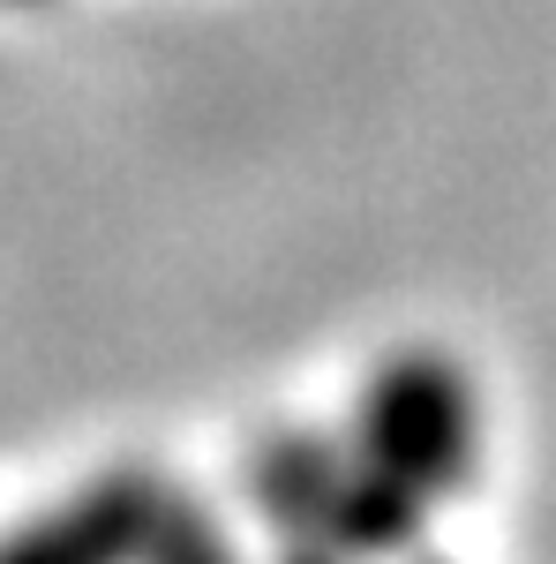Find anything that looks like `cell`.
<instances>
[{
    "mask_svg": "<svg viewBox=\"0 0 556 564\" xmlns=\"http://www.w3.org/2000/svg\"><path fill=\"white\" fill-rule=\"evenodd\" d=\"M135 564H249V550H241V534L218 520L196 489L159 481V505H151V527H143Z\"/></svg>",
    "mask_w": 556,
    "mask_h": 564,
    "instance_id": "277c9868",
    "label": "cell"
},
{
    "mask_svg": "<svg viewBox=\"0 0 556 564\" xmlns=\"http://www.w3.org/2000/svg\"><path fill=\"white\" fill-rule=\"evenodd\" d=\"M406 564H444V557H422V550H414V557H406Z\"/></svg>",
    "mask_w": 556,
    "mask_h": 564,
    "instance_id": "8992f818",
    "label": "cell"
},
{
    "mask_svg": "<svg viewBox=\"0 0 556 564\" xmlns=\"http://www.w3.org/2000/svg\"><path fill=\"white\" fill-rule=\"evenodd\" d=\"M249 497L286 550H346V557H406L422 542L428 512L399 497L353 436L324 430H271L249 459Z\"/></svg>",
    "mask_w": 556,
    "mask_h": 564,
    "instance_id": "6da1fadb",
    "label": "cell"
},
{
    "mask_svg": "<svg viewBox=\"0 0 556 564\" xmlns=\"http://www.w3.org/2000/svg\"><path fill=\"white\" fill-rule=\"evenodd\" d=\"M346 436L399 497L436 512L444 497H459L473 481L481 406H473V384L444 354H391L384 369L361 384V406H353Z\"/></svg>",
    "mask_w": 556,
    "mask_h": 564,
    "instance_id": "7a4b0ae2",
    "label": "cell"
},
{
    "mask_svg": "<svg viewBox=\"0 0 556 564\" xmlns=\"http://www.w3.org/2000/svg\"><path fill=\"white\" fill-rule=\"evenodd\" d=\"M8 8H39V0H8Z\"/></svg>",
    "mask_w": 556,
    "mask_h": 564,
    "instance_id": "52a82bcc",
    "label": "cell"
},
{
    "mask_svg": "<svg viewBox=\"0 0 556 564\" xmlns=\"http://www.w3.org/2000/svg\"><path fill=\"white\" fill-rule=\"evenodd\" d=\"M151 505H159V475H143V467L90 475L61 505H45V512L8 527L0 534V564H135Z\"/></svg>",
    "mask_w": 556,
    "mask_h": 564,
    "instance_id": "3957f363",
    "label": "cell"
},
{
    "mask_svg": "<svg viewBox=\"0 0 556 564\" xmlns=\"http://www.w3.org/2000/svg\"><path fill=\"white\" fill-rule=\"evenodd\" d=\"M279 564H369V557H346V550H286Z\"/></svg>",
    "mask_w": 556,
    "mask_h": 564,
    "instance_id": "5b68a950",
    "label": "cell"
}]
</instances>
